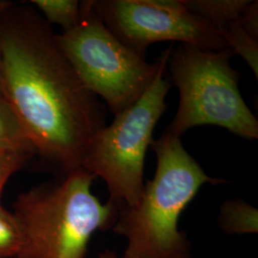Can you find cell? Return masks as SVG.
<instances>
[{"label": "cell", "instance_id": "obj_13", "mask_svg": "<svg viewBox=\"0 0 258 258\" xmlns=\"http://www.w3.org/2000/svg\"><path fill=\"white\" fill-rule=\"evenodd\" d=\"M22 245V232L13 212L0 203V258L17 257Z\"/></svg>", "mask_w": 258, "mask_h": 258}, {"label": "cell", "instance_id": "obj_7", "mask_svg": "<svg viewBox=\"0 0 258 258\" xmlns=\"http://www.w3.org/2000/svg\"><path fill=\"white\" fill-rule=\"evenodd\" d=\"M92 5L115 37L144 58L148 47L161 41L205 50L229 47L221 35L186 9L182 0H97Z\"/></svg>", "mask_w": 258, "mask_h": 258}, {"label": "cell", "instance_id": "obj_17", "mask_svg": "<svg viewBox=\"0 0 258 258\" xmlns=\"http://www.w3.org/2000/svg\"><path fill=\"white\" fill-rule=\"evenodd\" d=\"M12 5H13V3H12V2L0 0V14H2L5 10L8 9L10 6H12Z\"/></svg>", "mask_w": 258, "mask_h": 258}, {"label": "cell", "instance_id": "obj_6", "mask_svg": "<svg viewBox=\"0 0 258 258\" xmlns=\"http://www.w3.org/2000/svg\"><path fill=\"white\" fill-rule=\"evenodd\" d=\"M170 54L138 101L96 134L83 159L82 167L102 178L109 200L118 208L134 206L142 194L146 154L153 142L157 122L167 107L166 95L171 88L165 78Z\"/></svg>", "mask_w": 258, "mask_h": 258}, {"label": "cell", "instance_id": "obj_9", "mask_svg": "<svg viewBox=\"0 0 258 258\" xmlns=\"http://www.w3.org/2000/svg\"><path fill=\"white\" fill-rule=\"evenodd\" d=\"M217 223L222 231L227 234L257 233V209L242 199L225 201L220 208Z\"/></svg>", "mask_w": 258, "mask_h": 258}, {"label": "cell", "instance_id": "obj_2", "mask_svg": "<svg viewBox=\"0 0 258 258\" xmlns=\"http://www.w3.org/2000/svg\"><path fill=\"white\" fill-rule=\"evenodd\" d=\"M151 148L155 175L144 184L137 203L118 208L112 229L126 240V258H190V242L179 230L180 216L204 184L226 181L207 175L180 138L166 131Z\"/></svg>", "mask_w": 258, "mask_h": 258}, {"label": "cell", "instance_id": "obj_15", "mask_svg": "<svg viewBox=\"0 0 258 258\" xmlns=\"http://www.w3.org/2000/svg\"><path fill=\"white\" fill-rule=\"evenodd\" d=\"M241 27L245 32L258 40V2L251 1L243 10L238 19Z\"/></svg>", "mask_w": 258, "mask_h": 258}, {"label": "cell", "instance_id": "obj_1", "mask_svg": "<svg viewBox=\"0 0 258 258\" xmlns=\"http://www.w3.org/2000/svg\"><path fill=\"white\" fill-rule=\"evenodd\" d=\"M0 82L35 153L65 174L81 168L106 109L35 10L13 4L0 14Z\"/></svg>", "mask_w": 258, "mask_h": 258}, {"label": "cell", "instance_id": "obj_4", "mask_svg": "<svg viewBox=\"0 0 258 258\" xmlns=\"http://www.w3.org/2000/svg\"><path fill=\"white\" fill-rule=\"evenodd\" d=\"M232 55L230 47L205 50L180 43L172 49L167 63L180 99L166 132L181 138L189 128L215 125L241 138H258V120L240 93Z\"/></svg>", "mask_w": 258, "mask_h": 258}, {"label": "cell", "instance_id": "obj_3", "mask_svg": "<svg viewBox=\"0 0 258 258\" xmlns=\"http://www.w3.org/2000/svg\"><path fill=\"white\" fill-rule=\"evenodd\" d=\"M96 178L81 167L58 184L19 195L12 212L22 232L16 258H85L93 234L112 228L118 213L92 194Z\"/></svg>", "mask_w": 258, "mask_h": 258}, {"label": "cell", "instance_id": "obj_14", "mask_svg": "<svg viewBox=\"0 0 258 258\" xmlns=\"http://www.w3.org/2000/svg\"><path fill=\"white\" fill-rule=\"evenodd\" d=\"M33 155L27 150L0 148V199L10 177L19 171Z\"/></svg>", "mask_w": 258, "mask_h": 258}, {"label": "cell", "instance_id": "obj_8", "mask_svg": "<svg viewBox=\"0 0 258 258\" xmlns=\"http://www.w3.org/2000/svg\"><path fill=\"white\" fill-rule=\"evenodd\" d=\"M185 8L205 19L220 35L239 19L250 0H182Z\"/></svg>", "mask_w": 258, "mask_h": 258}, {"label": "cell", "instance_id": "obj_5", "mask_svg": "<svg viewBox=\"0 0 258 258\" xmlns=\"http://www.w3.org/2000/svg\"><path fill=\"white\" fill-rule=\"evenodd\" d=\"M58 46L86 87L102 98L116 116L148 90L166 55L167 47L155 62L125 46L111 32L93 8L92 1L81 3L78 25L55 35Z\"/></svg>", "mask_w": 258, "mask_h": 258}, {"label": "cell", "instance_id": "obj_18", "mask_svg": "<svg viewBox=\"0 0 258 258\" xmlns=\"http://www.w3.org/2000/svg\"><path fill=\"white\" fill-rule=\"evenodd\" d=\"M0 97H2V94H1V82H0Z\"/></svg>", "mask_w": 258, "mask_h": 258}, {"label": "cell", "instance_id": "obj_16", "mask_svg": "<svg viewBox=\"0 0 258 258\" xmlns=\"http://www.w3.org/2000/svg\"><path fill=\"white\" fill-rule=\"evenodd\" d=\"M98 258H126L125 256H123V255H118L115 251H113V250H110V249H105L103 252L102 253H100V255H99V257Z\"/></svg>", "mask_w": 258, "mask_h": 258}, {"label": "cell", "instance_id": "obj_12", "mask_svg": "<svg viewBox=\"0 0 258 258\" xmlns=\"http://www.w3.org/2000/svg\"><path fill=\"white\" fill-rule=\"evenodd\" d=\"M223 39L233 51L246 60L258 79V40L248 35L237 21L231 23L221 34Z\"/></svg>", "mask_w": 258, "mask_h": 258}, {"label": "cell", "instance_id": "obj_10", "mask_svg": "<svg viewBox=\"0 0 258 258\" xmlns=\"http://www.w3.org/2000/svg\"><path fill=\"white\" fill-rule=\"evenodd\" d=\"M30 3L42 13L50 25L57 24L63 32L74 29L81 19V3L77 0H32Z\"/></svg>", "mask_w": 258, "mask_h": 258}, {"label": "cell", "instance_id": "obj_11", "mask_svg": "<svg viewBox=\"0 0 258 258\" xmlns=\"http://www.w3.org/2000/svg\"><path fill=\"white\" fill-rule=\"evenodd\" d=\"M0 148L22 149L36 154L19 119L2 97H0Z\"/></svg>", "mask_w": 258, "mask_h": 258}]
</instances>
